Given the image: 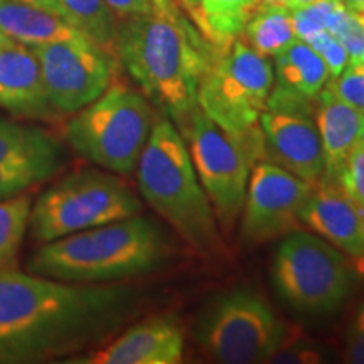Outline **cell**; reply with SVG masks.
I'll return each mask as SVG.
<instances>
[{"instance_id":"1","label":"cell","mask_w":364,"mask_h":364,"mask_svg":"<svg viewBox=\"0 0 364 364\" xmlns=\"http://www.w3.org/2000/svg\"><path fill=\"white\" fill-rule=\"evenodd\" d=\"M130 289L0 270V363L41 361L100 341L132 309Z\"/></svg>"},{"instance_id":"2","label":"cell","mask_w":364,"mask_h":364,"mask_svg":"<svg viewBox=\"0 0 364 364\" xmlns=\"http://www.w3.org/2000/svg\"><path fill=\"white\" fill-rule=\"evenodd\" d=\"M213 46L198 27L157 11L118 22L113 54L144 97L177 122L198 107V86Z\"/></svg>"},{"instance_id":"3","label":"cell","mask_w":364,"mask_h":364,"mask_svg":"<svg viewBox=\"0 0 364 364\" xmlns=\"http://www.w3.org/2000/svg\"><path fill=\"white\" fill-rule=\"evenodd\" d=\"M169 250L162 228L135 215L43 243L27 270L54 280L105 284L156 270Z\"/></svg>"},{"instance_id":"4","label":"cell","mask_w":364,"mask_h":364,"mask_svg":"<svg viewBox=\"0 0 364 364\" xmlns=\"http://www.w3.org/2000/svg\"><path fill=\"white\" fill-rule=\"evenodd\" d=\"M135 172L145 203L191 247L203 253L221 248L215 211L169 117L156 118Z\"/></svg>"},{"instance_id":"5","label":"cell","mask_w":364,"mask_h":364,"mask_svg":"<svg viewBox=\"0 0 364 364\" xmlns=\"http://www.w3.org/2000/svg\"><path fill=\"white\" fill-rule=\"evenodd\" d=\"M273 83V66L241 36L225 49H213L199 80L198 107L233 136L253 166L263 157L260 117Z\"/></svg>"},{"instance_id":"6","label":"cell","mask_w":364,"mask_h":364,"mask_svg":"<svg viewBox=\"0 0 364 364\" xmlns=\"http://www.w3.org/2000/svg\"><path fill=\"white\" fill-rule=\"evenodd\" d=\"M73 115L65 135L78 156L117 176L134 174L156 122L144 93L112 83L102 97Z\"/></svg>"},{"instance_id":"7","label":"cell","mask_w":364,"mask_h":364,"mask_svg":"<svg viewBox=\"0 0 364 364\" xmlns=\"http://www.w3.org/2000/svg\"><path fill=\"white\" fill-rule=\"evenodd\" d=\"M142 201L113 172L76 171L39 196L31 209L33 240L48 241L140 215Z\"/></svg>"},{"instance_id":"8","label":"cell","mask_w":364,"mask_h":364,"mask_svg":"<svg viewBox=\"0 0 364 364\" xmlns=\"http://www.w3.org/2000/svg\"><path fill=\"white\" fill-rule=\"evenodd\" d=\"M257 290L240 287L209 302L194 327V338L208 356L225 364L270 363L290 336Z\"/></svg>"},{"instance_id":"9","label":"cell","mask_w":364,"mask_h":364,"mask_svg":"<svg viewBox=\"0 0 364 364\" xmlns=\"http://www.w3.org/2000/svg\"><path fill=\"white\" fill-rule=\"evenodd\" d=\"M272 282L289 307L307 316L331 314L343 306L354 272L343 252L309 231L285 235L272 262Z\"/></svg>"},{"instance_id":"10","label":"cell","mask_w":364,"mask_h":364,"mask_svg":"<svg viewBox=\"0 0 364 364\" xmlns=\"http://www.w3.org/2000/svg\"><path fill=\"white\" fill-rule=\"evenodd\" d=\"M174 125L188 145L196 174L216 220L225 230H231L243 211L253 162L233 136L221 130L199 107L189 110Z\"/></svg>"},{"instance_id":"11","label":"cell","mask_w":364,"mask_h":364,"mask_svg":"<svg viewBox=\"0 0 364 364\" xmlns=\"http://www.w3.org/2000/svg\"><path fill=\"white\" fill-rule=\"evenodd\" d=\"M48 97L59 115H73L110 88L118 73L115 54L85 36L34 46Z\"/></svg>"},{"instance_id":"12","label":"cell","mask_w":364,"mask_h":364,"mask_svg":"<svg viewBox=\"0 0 364 364\" xmlns=\"http://www.w3.org/2000/svg\"><path fill=\"white\" fill-rule=\"evenodd\" d=\"M314 184L282 169L270 161L252 167L243 204L241 238L262 245L299 230L300 213Z\"/></svg>"},{"instance_id":"13","label":"cell","mask_w":364,"mask_h":364,"mask_svg":"<svg viewBox=\"0 0 364 364\" xmlns=\"http://www.w3.org/2000/svg\"><path fill=\"white\" fill-rule=\"evenodd\" d=\"M65 162V147L49 132L0 118V199L49 181Z\"/></svg>"},{"instance_id":"14","label":"cell","mask_w":364,"mask_h":364,"mask_svg":"<svg viewBox=\"0 0 364 364\" xmlns=\"http://www.w3.org/2000/svg\"><path fill=\"white\" fill-rule=\"evenodd\" d=\"M263 157L316 184L324 174V150L314 117L265 110L260 117Z\"/></svg>"},{"instance_id":"15","label":"cell","mask_w":364,"mask_h":364,"mask_svg":"<svg viewBox=\"0 0 364 364\" xmlns=\"http://www.w3.org/2000/svg\"><path fill=\"white\" fill-rule=\"evenodd\" d=\"M184 329L174 316H154L136 322L110 344L78 363L88 364H177L184 356Z\"/></svg>"},{"instance_id":"16","label":"cell","mask_w":364,"mask_h":364,"mask_svg":"<svg viewBox=\"0 0 364 364\" xmlns=\"http://www.w3.org/2000/svg\"><path fill=\"white\" fill-rule=\"evenodd\" d=\"M300 221L351 258H364V213L339 181L321 177L314 184Z\"/></svg>"},{"instance_id":"17","label":"cell","mask_w":364,"mask_h":364,"mask_svg":"<svg viewBox=\"0 0 364 364\" xmlns=\"http://www.w3.org/2000/svg\"><path fill=\"white\" fill-rule=\"evenodd\" d=\"M0 108L34 120L59 117L46 91L34 49L16 41L0 46Z\"/></svg>"},{"instance_id":"18","label":"cell","mask_w":364,"mask_h":364,"mask_svg":"<svg viewBox=\"0 0 364 364\" xmlns=\"http://www.w3.org/2000/svg\"><path fill=\"white\" fill-rule=\"evenodd\" d=\"M314 122L324 150L326 167L322 177L338 181L349 154L361 140L364 115L324 88L317 95Z\"/></svg>"},{"instance_id":"19","label":"cell","mask_w":364,"mask_h":364,"mask_svg":"<svg viewBox=\"0 0 364 364\" xmlns=\"http://www.w3.org/2000/svg\"><path fill=\"white\" fill-rule=\"evenodd\" d=\"M0 29L29 48L83 36L65 17L21 0H0Z\"/></svg>"},{"instance_id":"20","label":"cell","mask_w":364,"mask_h":364,"mask_svg":"<svg viewBox=\"0 0 364 364\" xmlns=\"http://www.w3.org/2000/svg\"><path fill=\"white\" fill-rule=\"evenodd\" d=\"M273 75L275 86L307 98H317L331 80L324 59L302 39H295L277 54Z\"/></svg>"},{"instance_id":"21","label":"cell","mask_w":364,"mask_h":364,"mask_svg":"<svg viewBox=\"0 0 364 364\" xmlns=\"http://www.w3.org/2000/svg\"><path fill=\"white\" fill-rule=\"evenodd\" d=\"M257 7V0H201L193 21L213 48L225 49L240 38Z\"/></svg>"},{"instance_id":"22","label":"cell","mask_w":364,"mask_h":364,"mask_svg":"<svg viewBox=\"0 0 364 364\" xmlns=\"http://www.w3.org/2000/svg\"><path fill=\"white\" fill-rule=\"evenodd\" d=\"M241 38L262 56H277L297 39L292 11L284 7L258 6L245 26Z\"/></svg>"},{"instance_id":"23","label":"cell","mask_w":364,"mask_h":364,"mask_svg":"<svg viewBox=\"0 0 364 364\" xmlns=\"http://www.w3.org/2000/svg\"><path fill=\"white\" fill-rule=\"evenodd\" d=\"M59 4L63 17L76 31L95 44L113 53L118 22L105 0H59Z\"/></svg>"},{"instance_id":"24","label":"cell","mask_w":364,"mask_h":364,"mask_svg":"<svg viewBox=\"0 0 364 364\" xmlns=\"http://www.w3.org/2000/svg\"><path fill=\"white\" fill-rule=\"evenodd\" d=\"M33 199L27 194L0 199V270H14L29 230Z\"/></svg>"},{"instance_id":"25","label":"cell","mask_w":364,"mask_h":364,"mask_svg":"<svg viewBox=\"0 0 364 364\" xmlns=\"http://www.w3.org/2000/svg\"><path fill=\"white\" fill-rule=\"evenodd\" d=\"M327 31L344 46L349 65H364V9H353L341 0L327 22Z\"/></svg>"},{"instance_id":"26","label":"cell","mask_w":364,"mask_h":364,"mask_svg":"<svg viewBox=\"0 0 364 364\" xmlns=\"http://www.w3.org/2000/svg\"><path fill=\"white\" fill-rule=\"evenodd\" d=\"M339 4L341 0H314L309 6L292 11V22L297 39L307 41L314 34L327 31V22Z\"/></svg>"},{"instance_id":"27","label":"cell","mask_w":364,"mask_h":364,"mask_svg":"<svg viewBox=\"0 0 364 364\" xmlns=\"http://www.w3.org/2000/svg\"><path fill=\"white\" fill-rule=\"evenodd\" d=\"M326 88L364 115V65H349L339 76L327 81Z\"/></svg>"},{"instance_id":"28","label":"cell","mask_w":364,"mask_h":364,"mask_svg":"<svg viewBox=\"0 0 364 364\" xmlns=\"http://www.w3.org/2000/svg\"><path fill=\"white\" fill-rule=\"evenodd\" d=\"M306 43L316 51L318 56L324 59L327 70H329L331 78H336L349 66V54L344 46L332 36L329 31L314 34Z\"/></svg>"},{"instance_id":"29","label":"cell","mask_w":364,"mask_h":364,"mask_svg":"<svg viewBox=\"0 0 364 364\" xmlns=\"http://www.w3.org/2000/svg\"><path fill=\"white\" fill-rule=\"evenodd\" d=\"M341 186L364 213V147L358 145L349 154L339 179Z\"/></svg>"},{"instance_id":"30","label":"cell","mask_w":364,"mask_h":364,"mask_svg":"<svg viewBox=\"0 0 364 364\" xmlns=\"http://www.w3.org/2000/svg\"><path fill=\"white\" fill-rule=\"evenodd\" d=\"M344 361L364 364V304L358 309L346 334Z\"/></svg>"},{"instance_id":"31","label":"cell","mask_w":364,"mask_h":364,"mask_svg":"<svg viewBox=\"0 0 364 364\" xmlns=\"http://www.w3.org/2000/svg\"><path fill=\"white\" fill-rule=\"evenodd\" d=\"M105 2L112 9L113 14L120 16L122 19L134 16H145V14L156 11L152 0H105Z\"/></svg>"},{"instance_id":"32","label":"cell","mask_w":364,"mask_h":364,"mask_svg":"<svg viewBox=\"0 0 364 364\" xmlns=\"http://www.w3.org/2000/svg\"><path fill=\"white\" fill-rule=\"evenodd\" d=\"M154 9L162 16L169 17L172 21H186V17L182 16L179 9H177L174 0H152Z\"/></svg>"},{"instance_id":"33","label":"cell","mask_w":364,"mask_h":364,"mask_svg":"<svg viewBox=\"0 0 364 364\" xmlns=\"http://www.w3.org/2000/svg\"><path fill=\"white\" fill-rule=\"evenodd\" d=\"M21 2H26V4H31V6L46 9V11H51V12L58 14V16L63 17L61 4H59V0H21Z\"/></svg>"},{"instance_id":"34","label":"cell","mask_w":364,"mask_h":364,"mask_svg":"<svg viewBox=\"0 0 364 364\" xmlns=\"http://www.w3.org/2000/svg\"><path fill=\"white\" fill-rule=\"evenodd\" d=\"M258 6H267V7H284L290 9V0H257Z\"/></svg>"},{"instance_id":"35","label":"cell","mask_w":364,"mask_h":364,"mask_svg":"<svg viewBox=\"0 0 364 364\" xmlns=\"http://www.w3.org/2000/svg\"><path fill=\"white\" fill-rule=\"evenodd\" d=\"M181 2H182V6L188 9L189 14L193 16V19H194V16L199 11V4H201V0H181Z\"/></svg>"},{"instance_id":"36","label":"cell","mask_w":364,"mask_h":364,"mask_svg":"<svg viewBox=\"0 0 364 364\" xmlns=\"http://www.w3.org/2000/svg\"><path fill=\"white\" fill-rule=\"evenodd\" d=\"M314 0H290V11H295V9H302L312 4Z\"/></svg>"},{"instance_id":"37","label":"cell","mask_w":364,"mask_h":364,"mask_svg":"<svg viewBox=\"0 0 364 364\" xmlns=\"http://www.w3.org/2000/svg\"><path fill=\"white\" fill-rule=\"evenodd\" d=\"M346 6L353 7V9H359V7H364V0H343Z\"/></svg>"},{"instance_id":"38","label":"cell","mask_w":364,"mask_h":364,"mask_svg":"<svg viewBox=\"0 0 364 364\" xmlns=\"http://www.w3.org/2000/svg\"><path fill=\"white\" fill-rule=\"evenodd\" d=\"M9 43H12V39L9 38V36L4 33L2 29H0V46H6V44H9Z\"/></svg>"},{"instance_id":"39","label":"cell","mask_w":364,"mask_h":364,"mask_svg":"<svg viewBox=\"0 0 364 364\" xmlns=\"http://www.w3.org/2000/svg\"><path fill=\"white\" fill-rule=\"evenodd\" d=\"M359 145H363L364 147V127H363V134H361V140H359Z\"/></svg>"}]
</instances>
